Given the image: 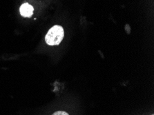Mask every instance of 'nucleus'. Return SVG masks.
<instances>
[{"label": "nucleus", "mask_w": 154, "mask_h": 115, "mask_svg": "<svg viewBox=\"0 0 154 115\" xmlns=\"http://www.w3.org/2000/svg\"><path fill=\"white\" fill-rule=\"evenodd\" d=\"M64 36V31L62 26L55 25L48 30L45 37L46 44L49 46H57L61 43Z\"/></svg>", "instance_id": "1"}, {"label": "nucleus", "mask_w": 154, "mask_h": 115, "mask_svg": "<svg viewBox=\"0 0 154 115\" xmlns=\"http://www.w3.org/2000/svg\"><path fill=\"white\" fill-rule=\"evenodd\" d=\"M33 7L28 3L23 4L20 8L21 15L24 17H31L33 14Z\"/></svg>", "instance_id": "2"}, {"label": "nucleus", "mask_w": 154, "mask_h": 115, "mask_svg": "<svg viewBox=\"0 0 154 115\" xmlns=\"http://www.w3.org/2000/svg\"><path fill=\"white\" fill-rule=\"evenodd\" d=\"M52 115H69V114L64 111H57L54 112Z\"/></svg>", "instance_id": "3"}]
</instances>
